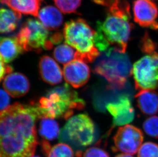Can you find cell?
Listing matches in <instances>:
<instances>
[{"instance_id": "6da1fadb", "label": "cell", "mask_w": 158, "mask_h": 157, "mask_svg": "<svg viewBox=\"0 0 158 157\" xmlns=\"http://www.w3.org/2000/svg\"><path fill=\"white\" fill-rule=\"evenodd\" d=\"M35 104L15 103L0 111V157L33 156L37 142Z\"/></svg>"}, {"instance_id": "7a4b0ae2", "label": "cell", "mask_w": 158, "mask_h": 157, "mask_svg": "<svg viewBox=\"0 0 158 157\" xmlns=\"http://www.w3.org/2000/svg\"><path fill=\"white\" fill-rule=\"evenodd\" d=\"M103 22H98L97 30L102 33L110 46L125 53L134 25L130 22V6L126 0H117L109 7Z\"/></svg>"}, {"instance_id": "3957f363", "label": "cell", "mask_w": 158, "mask_h": 157, "mask_svg": "<svg viewBox=\"0 0 158 157\" xmlns=\"http://www.w3.org/2000/svg\"><path fill=\"white\" fill-rule=\"evenodd\" d=\"M39 119H69L74 110H82L85 103L67 84L50 89L35 104Z\"/></svg>"}, {"instance_id": "277c9868", "label": "cell", "mask_w": 158, "mask_h": 157, "mask_svg": "<svg viewBox=\"0 0 158 157\" xmlns=\"http://www.w3.org/2000/svg\"><path fill=\"white\" fill-rule=\"evenodd\" d=\"M132 70L127 55L110 47L97 58L93 71L105 78L112 88L121 89L132 74Z\"/></svg>"}, {"instance_id": "5b68a950", "label": "cell", "mask_w": 158, "mask_h": 157, "mask_svg": "<svg viewBox=\"0 0 158 157\" xmlns=\"http://www.w3.org/2000/svg\"><path fill=\"white\" fill-rule=\"evenodd\" d=\"M95 31L82 18L72 19L64 25L63 36L66 43L77 50L76 60L93 62L100 55L95 45Z\"/></svg>"}, {"instance_id": "8992f818", "label": "cell", "mask_w": 158, "mask_h": 157, "mask_svg": "<svg viewBox=\"0 0 158 157\" xmlns=\"http://www.w3.org/2000/svg\"><path fill=\"white\" fill-rule=\"evenodd\" d=\"M59 136L60 142L70 146L79 157L85 147L97 140V129L87 114H79L69 119Z\"/></svg>"}, {"instance_id": "52a82bcc", "label": "cell", "mask_w": 158, "mask_h": 157, "mask_svg": "<svg viewBox=\"0 0 158 157\" xmlns=\"http://www.w3.org/2000/svg\"><path fill=\"white\" fill-rule=\"evenodd\" d=\"M16 37L24 51L40 52L43 49L50 50L53 46L48 39L47 29L41 22L32 18L25 21Z\"/></svg>"}, {"instance_id": "ba28073f", "label": "cell", "mask_w": 158, "mask_h": 157, "mask_svg": "<svg viewBox=\"0 0 158 157\" xmlns=\"http://www.w3.org/2000/svg\"><path fill=\"white\" fill-rule=\"evenodd\" d=\"M132 74L138 91L158 88V53L146 55L135 63Z\"/></svg>"}, {"instance_id": "9c48e42d", "label": "cell", "mask_w": 158, "mask_h": 157, "mask_svg": "<svg viewBox=\"0 0 158 157\" xmlns=\"http://www.w3.org/2000/svg\"><path fill=\"white\" fill-rule=\"evenodd\" d=\"M144 139L140 129L133 125H125L118 129L114 136V151L128 155L136 154Z\"/></svg>"}, {"instance_id": "30bf717a", "label": "cell", "mask_w": 158, "mask_h": 157, "mask_svg": "<svg viewBox=\"0 0 158 157\" xmlns=\"http://www.w3.org/2000/svg\"><path fill=\"white\" fill-rule=\"evenodd\" d=\"M106 108L113 118V127L125 126L134 119V109L131 99L127 95H121L118 99L107 104Z\"/></svg>"}, {"instance_id": "8fae6325", "label": "cell", "mask_w": 158, "mask_h": 157, "mask_svg": "<svg viewBox=\"0 0 158 157\" xmlns=\"http://www.w3.org/2000/svg\"><path fill=\"white\" fill-rule=\"evenodd\" d=\"M133 14L135 22L144 28L158 30V8L151 0H136L133 3Z\"/></svg>"}, {"instance_id": "7c38bea8", "label": "cell", "mask_w": 158, "mask_h": 157, "mask_svg": "<svg viewBox=\"0 0 158 157\" xmlns=\"http://www.w3.org/2000/svg\"><path fill=\"white\" fill-rule=\"evenodd\" d=\"M63 74L66 82L78 88L88 82L90 78V69L84 61L75 60L66 64Z\"/></svg>"}, {"instance_id": "4fadbf2b", "label": "cell", "mask_w": 158, "mask_h": 157, "mask_svg": "<svg viewBox=\"0 0 158 157\" xmlns=\"http://www.w3.org/2000/svg\"><path fill=\"white\" fill-rule=\"evenodd\" d=\"M39 67L41 78L45 82L54 85L62 81L61 68L54 60L48 55H44L40 58Z\"/></svg>"}, {"instance_id": "5bb4252c", "label": "cell", "mask_w": 158, "mask_h": 157, "mask_svg": "<svg viewBox=\"0 0 158 157\" xmlns=\"http://www.w3.org/2000/svg\"><path fill=\"white\" fill-rule=\"evenodd\" d=\"M3 87L13 98H20L28 92L30 83L28 78L22 74L11 73L5 77Z\"/></svg>"}, {"instance_id": "9a60e30c", "label": "cell", "mask_w": 158, "mask_h": 157, "mask_svg": "<svg viewBox=\"0 0 158 157\" xmlns=\"http://www.w3.org/2000/svg\"><path fill=\"white\" fill-rule=\"evenodd\" d=\"M138 107L143 114L152 115L158 113V92L154 90L140 91L135 96Z\"/></svg>"}, {"instance_id": "2e32d148", "label": "cell", "mask_w": 158, "mask_h": 157, "mask_svg": "<svg viewBox=\"0 0 158 157\" xmlns=\"http://www.w3.org/2000/svg\"><path fill=\"white\" fill-rule=\"evenodd\" d=\"M44 0H0L19 14L37 17L39 9Z\"/></svg>"}, {"instance_id": "e0dca14e", "label": "cell", "mask_w": 158, "mask_h": 157, "mask_svg": "<svg viewBox=\"0 0 158 157\" xmlns=\"http://www.w3.org/2000/svg\"><path fill=\"white\" fill-rule=\"evenodd\" d=\"M24 51L16 36L0 37V55L6 63L14 61Z\"/></svg>"}, {"instance_id": "ac0fdd59", "label": "cell", "mask_w": 158, "mask_h": 157, "mask_svg": "<svg viewBox=\"0 0 158 157\" xmlns=\"http://www.w3.org/2000/svg\"><path fill=\"white\" fill-rule=\"evenodd\" d=\"M37 17L47 30H57L63 24L62 14L54 6H47L43 8L39 11Z\"/></svg>"}, {"instance_id": "d6986e66", "label": "cell", "mask_w": 158, "mask_h": 157, "mask_svg": "<svg viewBox=\"0 0 158 157\" xmlns=\"http://www.w3.org/2000/svg\"><path fill=\"white\" fill-rule=\"evenodd\" d=\"M21 14L13 10L0 8V33L14 31L18 27Z\"/></svg>"}, {"instance_id": "ffe728a7", "label": "cell", "mask_w": 158, "mask_h": 157, "mask_svg": "<svg viewBox=\"0 0 158 157\" xmlns=\"http://www.w3.org/2000/svg\"><path fill=\"white\" fill-rule=\"evenodd\" d=\"M42 148L46 157H74V153L70 146L60 143L51 147L47 141L42 142Z\"/></svg>"}, {"instance_id": "44dd1931", "label": "cell", "mask_w": 158, "mask_h": 157, "mask_svg": "<svg viewBox=\"0 0 158 157\" xmlns=\"http://www.w3.org/2000/svg\"><path fill=\"white\" fill-rule=\"evenodd\" d=\"M39 133L45 140H53L60 135L58 123L53 119H42L40 124Z\"/></svg>"}, {"instance_id": "7402d4cb", "label": "cell", "mask_w": 158, "mask_h": 157, "mask_svg": "<svg viewBox=\"0 0 158 157\" xmlns=\"http://www.w3.org/2000/svg\"><path fill=\"white\" fill-rule=\"evenodd\" d=\"M77 51L65 43L59 45L55 47L53 51V56L60 63H69L76 59Z\"/></svg>"}, {"instance_id": "603a6c76", "label": "cell", "mask_w": 158, "mask_h": 157, "mask_svg": "<svg viewBox=\"0 0 158 157\" xmlns=\"http://www.w3.org/2000/svg\"><path fill=\"white\" fill-rule=\"evenodd\" d=\"M58 9L64 14H76L81 0H54Z\"/></svg>"}, {"instance_id": "cb8c5ba5", "label": "cell", "mask_w": 158, "mask_h": 157, "mask_svg": "<svg viewBox=\"0 0 158 157\" xmlns=\"http://www.w3.org/2000/svg\"><path fill=\"white\" fill-rule=\"evenodd\" d=\"M145 133L152 138H158V116H154L145 120L143 125Z\"/></svg>"}, {"instance_id": "d4e9b609", "label": "cell", "mask_w": 158, "mask_h": 157, "mask_svg": "<svg viewBox=\"0 0 158 157\" xmlns=\"http://www.w3.org/2000/svg\"><path fill=\"white\" fill-rule=\"evenodd\" d=\"M138 157H158V145L152 142L143 144L138 150Z\"/></svg>"}, {"instance_id": "484cf974", "label": "cell", "mask_w": 158, "mask_h": 157, "mask_svg": "<svg viewBox=\"0 0 158 157\" xmlns=\"http://www.w3.org/2000/svg\"><path fill=\"white\" fill-rule=\"evenodd\" d=\"M139 46L142 52L148 55L154 53L157 47V44L151 38L148 32L145 33Z\"/></svg>"}, {"instance_id": "4316f807", "label": "cell", "mask_w": 158, "mask_h": 157, "mask_svg": "<svg viewBox=\"0 0 158 157\" xmlns=\"http://www.w3.org/2000/svg\"><path fill=\"white\" fill-rule=\"evenodd\" d=\"M83 157H110L107 151L98 147H91L85 150Z\"/></svg>"}, {"instance_id": "83f0119b", "label": "cell", "mask_w": 158, "mask_h": 157, "mask_svg": "<svg viewBox=\"0 0 158 157\" xmlns=\"http://www.w3.org/2000/svg\"><path fill=\"white\" fill-rule=\"evenodd\" d=\"M10 102V99L8 94L5 91L0 89V111L8 108Z\"/></svg>"}, {"instance_id": "f1b7e54d", "label": "cell", "mask_w": 158, "mask_h": 157, "mask_svg": "<svg viewBox=\"0 0 158 157\" xmlns=\"http://www.w3.org/2000/svg\"><path fill=\"white\" fill-rule=\"evenodd\" d=\"M12 67L6 65L1 55H0V82L4 78L5 75L12 71Z\"/></svg>"}, {"instance_id": "f546056e", "label": "cell", "mask_w": 158, "mask_h": 157, "mask_svg": "<svg viewBox=\"0 0 158 157\" xmlns=\"http://www.w3.org/2000/svg\"><path fill=\"white\" fill-rule=\"evenodd\" d=\"M63 35L60 32L55 33L50 37V40L53 45H57L63 41Z\"/></svg>"}, {"instance_id": "4dcf8cb0", "label": "cell", "mask_w": 158, "mask_h": 157, "mask_svg": "<svg viewBox=\"0 0 158 157\" xmlns=\"http://www.w3.org/2000/svg\"><path fill=\"white\" fill-rule=\"evenodd\" d=\"M115 157H133L131 156V155L127 154H120L117 155Z\"/></svg>"}, {"instance_id": "1f68e13d", "label": "cell", "mask_w": 158, "mask_h": 157, "mask_svg": "<svg viewBox=\"0 0 158 157\" xmlns=\"http://www.w3.org/2000/svg\"><path fill=\"white\" fill-rule=\"evenodd\" d=\"M39 157V156H31V157Z\"/></svg>"}]
</instances>
